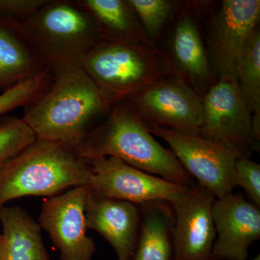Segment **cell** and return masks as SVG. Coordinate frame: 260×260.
Listing matches in <instances>:
<instances>
[{
    "mask_svg": "<svg viewBox=\"0 0 260 260\" xmlns=\"http://www.w3.org/2000/svg\"><path fill=\"white\" fill-rule=\"evenodd\" d=\"M2 256H3V237L2 234H0V260H2Z\"/></svg>",
    "mask_w": 260,
    "mask_h": 260,
    "instance_id": "26",
    "label": "cell"
},
{
    "mask_svg": "<svg viewBox=\"0 0 260 260\" xmlns=\"http://www.w3.org/2000/svg\"><path fill=\"white\" fill-rule=\"evenodd\" d=\"M50 68L23 23L0 15V90Z\"/></svg>",
    "mask_w": 260,
    "mask_h": 260,
    "instance_id": "16",
    "label": "cell"
},
{
    "mask_svg": "<svg viewBox=\"0 0 260 260\" xmlns=\"http://www.w3.org/2000/svg\"><path fill=\"white\" fill-rule=\"evenodd\" d=\"M0 223L2 260H49L40 225L25 210L18 206L2 207Z\"/></svg>",
    "mask_w": 260,
    "mask_h": 260,
    "instance_id": "19",
    "label": "cell"
},
{
    "mask_svg": "<svg viewBox=\"0 0 260 260\" xmlns=\"http://www.w3.org/2000/svg\"><path fill=\"white\" fill-rule=\"evenodd\" d=\"M215 237L213 254L217 260H247L249 249L260 239L259 207L242 193L216 198L212 208Z\"/></svg>",
    "mask_w": 260,
    "mask_h": 260,
    "instance_id": "14",
    "label": "cell"
},
{
    "mask_svg": "<svg viewBox=\"0 0 260 260\" xmlns=\"http://www.w3.org/2000/svg\"><path fill=\"white\" fill-rule=\"evenodd\" d=\"M127 100L148 128H169L199 134L203 98L175 75L157 80Z\"/></svg>",
    "mask_w": 260,
    "mask_h": 260,
    "instance_id": "8",
    "label": "cell"
},
{
    "mask_svg": "<svg viewBox=\"0 0 260 260\" xmlns=\"http://www.w3.org/2000/svg\"><path fill=\"white\" fill-rule=\"evenodd\" d=\"M37 139L22 118L8 116L0 120V167Z\"/></svg>",
    "mask_w": 260,
    "mask_h": 260,
    "instance_id": "23",
    "label": "cell"
},
{
    "mask_svg": "<svg viewBox=\"0 0 260 260\" xmlns=\"http://www.w3.org/2000/svg\"><path fill=\"white\" fill-rule=\"evenodd\" d=\"M259 0H224L208 23L210 59L219 78L237 79L238 59L251 32L259 26Z\"/></svg>",
    "mask_w": 260,
    "mask_h": 260,
    "instance_id": "11",
    "label": "cell"
},
{
    "mask_svg": "<svg viewBox=\"0 0 260 260\" xmlns=\"http://www.w3.org/2000/svg\"><path fill=\"white\" fill-rule=\"evenodd\" d=\"M89 190L88 184L75 186L43 202L39 224L49 234L61 260H91L96 251L93 239L86 234Z\"/></svg>",
    "mask_w": 260,
    "mask_h": 260,
    "instance_id": "10",
    "label": "cell"
},
{
    "mask_svg": "<svg viewBox=\"0 0 260 260\" xmlns=\"http://www.w3.org/2000/svg\"><path fill=\"white\" fill-rule=\"evenodd\" d=\"M216 199L198 183L174 195L169 203L174 214L172 260H217L212 208Z\"/></svg>",
    "mask_w": 260,
    "mask_h": 260,
    "instance_id": "9",
    "label": "cell"
},
{
    "mask_svg": "<svg viewBox=\"0 0 260 260\" xmlns=\"http://www.w3.org/2000/svg\"><path fill=\"white\" fill-rule=\"evenodd\" d=\"M145 35L155 47L182 3L172 0H129Z\"/></svg>",
    "mask_w": 260,
    "mask_h": 260,
    "instance_id": "21",
    "label": "cell"
},
{
    "mask_svg": "<svg viewBox=\"0 0 260 260\" xmlns=\"http://www.w3.org/2000/svg\"><path fill=\"white\" fill-rule=\"evenodd\" d=\"M90 164L75 149L37 138L0 167V208L26 196H54L88 184Z\"/></svg>",
    "mask_w": 260,
    "mask_h": 260,
    "instance_id": "3",
    "label": "cell"
},
{
    "mask_svg": "<svg viewBox=\"0 0 260 260\" xmlns=\"http://www.w3.org/2000/svg\"><path fill=\"white\" fill-rule=\"evenodd\" d=\"M149 130L169 145L186 172L215 198H222L237 187L235 164L239 158L232 150L198 135L164 127Z\"/></svg>",
    "mask_w": 260,
    "mask_h": 260,
    "instance_id": "7",
    "label": "cell"
},
{
    "mask_svg": "<svg viewBox=\"0 0 260 260\" xmlns=\"http://www.w3.org/2000/svg\"><path fill=\"white\" fill-rule=\"evenodd\" d=\"M47 0H0V15L23 23Z\"/></svg>",
    "mask_w": 260,
    "mask_h": 260,
    "instance_id": "25",
    "label": "cell"
},
{
    "mask_svg": "<svg viewBox=\"0 0 260 260\" xmlns=\"http://www.w3.org/2000/svg\"><path fill=\"white\" fill-rule=\"evenodd\" d=\"M164 51L173 72L203 98L218 80L205 47L195 9L181 4L172 21Z\"/></svg>",
    "mask_w": 260,
    "mask_h": 260,
    "instance_id": "12",
    "label": "cell"
},
{
    "mask_svg": "<svg viewBox=\"0 0 260 260\" xmlns=\"http://www.w3.org/2000/svg\"><path fill=\"white\" fill-rule=\"evenodd\" d=\"M251 260H260V255H259V254H258V255L255 256V257H254V259H252Z\"/></svg>",
    "mask_w": 260,
    "mask_h": 260,
    "instance_id": "27",
    "label": "cell"
},
{
    "mask_svg": "<svg viewBox=\"0 0 260 260\" xmlns=\"http://www.w3.org/2000/svg\"><path fill=\"white\" fill-rule=\"evenodd\" d=\"M237 80L252 114V131L260 140V30L254 29L247 38L238 59Z\"/></svg>",
    "mask_w": 260,
    "mask_h": 260,
    "instance_id": "20",
    "label": "cell"
},
{
    "mask_svg": "<svg viewBox=\"0 0 260 260\" xmlns=\"http://www.w3.org/2000/svg\"><path fill=\"white\" fill-rule=\"evenodd\" d=\"M85 213L87 229L95 231L110 244L118 260H132L140 232L139 205L90 189Z\"/></svg>",
    "mask_w": 260,
    "mask_h": 260,
    "instance_id": "15",
    "label": "cell"
},
{
    "mask_svg": "<svg viewBox=\"0 0 260 260\" xmlns=\"http://www.w3.org/2000/svg\"><path fill=\"white\" fill-rule=\"evenodd\" d=\"M78 2L93 18L100 40L155 47L149 42L129 0Z\"/></svg>",
    "mask_w": 260,
    "mask_h": 260,
    "instance_id": "17",
    "label": "cell"
},
{
    "mask_svg": "<svg viewBox=\"0 0 260 260\" xmlns=\"http://www.w3.org/2000/svg\"><path fill=\"white\" fill-rule=\"evenodd\" d=\"M86 159L114 157L132 167L181 185L194 184L170 149L153 138L129 101L116 103L75 148Z\"/></svg>",
    "mask_w": 260,
    "mask_h": 260,
    "instance_id": "2",
    "label": "cell"
},
{
    "mask_svg": "<svg viewBox=\"0 0 260 260\" xmlns=\"http://www.w3.org/2000/svg\"><path fill=\"white\" fill-rule=\"evenodd\" d=\"M23 25L51 71L81 65L100 41L93 18L78 0H47Z\"/></svg>",
    "mask_w": 260,
    "mask_h": 260,
    "instance_id": "5",
    "label": "cell"
},
{
    "mask_svg": "<svg viewBox=\"0 0 260 260\" xmlns=\"http://www.w3.org/2000/svg\"><path fill=\"white\" fill-rule=\"evenodd\" d=\"M198 135L249 158L257 149L252 131V114L237 80L219 78L203 96V124Z\"/></svg>",
    "mask_w": 260,
    "mask_h": 260,
    "instance_id": "6",
    "label": "cell"
},
{
    "mask_svg": "<svg viewBox=\"0 0 260 260\" xmlns=\"http://www.w3.org/2000/svg\"><path fill=\"white\" fill-rule=\"evenodd\" d=\"M81 66L114 105L173 74L167 56L157 48L102 40L84 56Z\"/></svg>",
    "mask_w": 260,
    "mask_h": 260,
    "instance_id": "4",
    "label": "cell"
},
{
    "mask_svg": "<svg viewBox=\"0 0 260 260\" xmlns=\"http://www.w3.org/2000/svg\"><path fill=\"white\" fill-rule=\"evenodd\" d=\"M88 160L90 189L114 199L137 205L155 200L169 202L174 195L189 186L154 177L114 157Z\"/></svg>",
    "mask_w": 260,
    "mask_h": 260,
    "instance_id": "13",
    "label": "cell"
},
{
    "mask_svg": "<svg viewBox=\"0 0 260 260\" xmlns=\"http://www.w3.org/2000/svg\"><path fill=\"white\" fill-rule=\"evenodd\" d=\"M51 72L52 85L37 102L25 107L22 119L37 138L75 149L114 104L81 65Z\"/></svg>",
    "mask_w": 260,
    "mask_h": 260,
    "instance_id": "1",
    "label": "cell"
},
{
    "mask_svg": "<svg viewBox=\"0 0 260 260\" xmlns=\"http://www.w3.org/2000/svg\"><path fill=\"white\" fill-rule=\"evenodd\" d=\"M235 184L244 189L249 201L260 208V165L249 158H238Z\"/></svg>",
    "mask_w": 260,
    "mask_h": 260,
    "instance_id": "24",
    "label": "cell"
},
{
    "mask_svg": "<svg viewBox=\"0 0 260 260\" xmlns=\"http://www.w3.org/2000/svg\"><path fill=\"white\" fill-rule=\"evenodd\" d=\"M53 83L50 70L30 79L13 85L0 94V115L18 107H26L37 102Z\"/></svg>",
    "mask_w": 260,
    "mask_h": 260,
    "instance_id": "22",
    "label": "cell"
},
{
    "mask_svg": "<svg viewBox=\"0 0 260 260\" xmlns=\"http://www.w3.org/2000/svg\"><path fill=\"white\" fill-rule=\"evenodd\" d=\"M139 236L132 260H172L174 210L167 200L139 205Z\"/></svg>",
    "mask_w": 260,
    "mask_h": 260,
    "instance_id": "18",
    "label": "cell"
}]
</instances>
